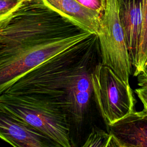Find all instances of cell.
Masks as SVG:
<instances>
[{
	"label": "cell",
	"mask_w": 147,
	"mask_h": 147,
	"mask_svg": "<svg viewBox=\"0 0 147 147\" xmlns=\"http://www.w3.org/2000/svg\"><path fill=\"white\" fill-rule=\"evenodd\" d=\"M100 61L98 38L92 34L17 78L0 94L32 95L58 106L68 115L72 140L78 141L93 127L91 77Z\"/></svg>",
	"instance_id": "obj_1"
},
{
	"label": "cell",
	"mask_w": 147,
	"mask_h": 147,
	"mask_svg": "<svg viewBox=\"0 0 147 147\" xmlns=\"http://www.w3.org/2000/svg\"><path fill=\"white\" fill-rule=\"evenodd\" d=\"M82 30L42 0H28L11 15L0 21V55Z\"/></svg>",
	"instance_id": "obj_2"
},
{
	"label": "cell",
	"mask_w": 147,
	"mask_h": 147,
	"mask_svg": "<svg viewBox=\"0 0 147 147\" xmlns=\"http://www.w3.org/2000/svg\"><path fill=\"white\" fill-rule=\"evenodd\" d=\"M0 94L1 111L41 131L61 147H72L71 125L63 110L32 95Z\"/></svg>",
	"instance_id": "obj_3"
},
{
	"label": "cell",
	"mask_w": 147,
	"mask_h": 147,
	"mask_svg": "<svg viewBox=\"0 0 147 147\" xmlns=\"http://www.w3.org/2000/svg\"><path fill=\"white\" fill-rule=\"evenodd\" d=\"M91 35L82 30L31 44L0 55V92L17 78Z\"/></svg>",
	"instance_id": "obj_4"
},
{
	"label": "cell",
	"mask_w": 147,
	"mask_h": 147,
	"mask_svg": "<svg viewBox=\"0 0 147 147\" xmlns=\"http://www.w3.org/2000/svg\"><path fill=\"white\" fill-rule=\"evenodd\" d=\"M91 80L95 104L106 126L134 111L135 100L130 84L101 61L95 67Z\"/></svg>",
	"instance_id": "obj_5"
},
{
	"label": "cell",
	"mask_w": 147,
	"mask_h": 147,
	"mask_svg": "<svg viewBox=\"0 0 147 147\" xmlns=\"http://www.w3.org/2000/svg\"><path fill=\"white\" fill-rule=\"evenodd\" d=\"M98 37L102 63L129 84L133 67L119 16L117 0H106Z\"/></svg>",
	"instance_id": "obj_6"
},
{
	"label": "cell",
	"mask_w": 147,
	"mask_h": 147,
	"mask_svg": "<svg viewBox=\"0 0 147 147\" xmlns=\"http://www.w3.org/2000/svg\"><path fill=\"white\" fill-rule=\"evenodd\" d=\"M0 136L13 147H61L41 131L1 111Z\"/></svg>",
	"instance_id": "obj_7"
},
{
	"label": "cell",
	"mask_w": 147,
	"mask_h": 147,
	"mask_svg": "<svg viewBox=\"0 0 147 147\" xmlns=\"http://www.w3.org/2000/svg\"><path fill=\"white\" fill-rule=\"evenodd\" d=\"M106 128L119 147H147V110L144 108Z\"/></svg>",
	"instance_id": "obj_8"
},
{
	"label": "cell",
	"mask_w": 147,
	"mask_h": 147,
	"mask_svg": "<svg viewBox=\"0 0 147 147\" xmlns=\"http://www.w3.org/2000/svg\"><path fill=\"white\" fill-rule=\"evenodd\" d=\"M49 8L82 30L98 36L102 16L86 7L76 0H42Z\"/></svg>",
	"instance_id": "obj_9"
},
{
	"label": "cell",
	"mask_w": 147,
	"mask_h": 147,
	"mask_svg": "<svg viewBox=\"0 0 147 147\" xmlns=\"http://www.w3.org/2000/svg\"><path fill=\"white\" fill-rule=\"evenodd\" d=\"M120 21L125 33L131 64L137 56L142 26L141 0H117Z\"/></svg>",
	"instance_id": "obj_10"
},
{
	"label": "cell",
	"mask_w": 147,
	"mask_h": 147,
	"mask_svg": "<svg viewBox=\"0 0 147 147\" xmlns=\"http://www.w3.org/2000/svg\"><path fill=\"white\" fill-rule=\"evenodd\" d=\"M141 1L142 26L137 56L132 65L134 76H137L142 72L147 65V0Z\"/></svg>",
	"instance_id": "obj_11"
},
{
	"label": "cell",
	"mask_w": 147,
	"mask_h": 147,
	"mask_svg": "<svg viewBox=\"0 0 147 147\" xmlns=\"http://www.w3.org/2000/svg\"><path fill=\"white\" fill-rule=\"evenodd\" d=\"M111 138L107 131L94 126L80 147H107Z\"/></svg>",
	"instance_id": "obj_12"
},
{
	"label": "cell",
	"mask_w": 147,
	"mask_h": 147,
	"mask_svg": "<svg viewBox=\"0 0 147 147\" xmlns=\"http://www.w3.org/2000/svg\"><path fill=\"white\" fill-rule=\"evenodd\" d=\"M28 0H0V21L17 10Z\"/></svg>",
	"instance_id": "obj_13"
},
{
	"label": "cell",
	"mask_w": 147,
	"mask_h": 147,
	"mask_svg": "<svg viewBox=\"0 0 147 147\" xmlns=\"http://www.w3.org/2000/svg\"><path fill=\"white\" fill-rule=\"evenodd\" d=\"M83 6L102 16L106 7V0H76Z\"/></svg>",
	"instance_id": "obj_14"
},
{
	"label": "cell",
	"mask_w": 147,
	"mask_h": 147,
	"mask_svg": "<svg viewBox=\"0 0 147 147\" xmlns=\"http://www.w3.org/2000/svg\"><path fill=\"white\" fill-rule=\"evenodd\" d=\"M138 85L140 87L135 90V92L141 101L144 108L147 110V82Z\"/></svg>",
	"instance_id": "obj_15"
},
{
	"label": "cell",
	"mask_w": 147,
	"mask_h": 147,
	"mask_svg": "<svg viewBox=\"0 0 147 147\" xmlns=\"http://www.w3.org/2000/svg\"><path fill=\"white\" fill-rule=\"evenodd\" d=\"M137 77L138 80V84L147 82V66L144 71L139 74Z\"/></svg>",
	"instance_id": "obj_16"
},
{
	"label": "cell",
	"mask_w": 147,
	"mask_h": 147,
	"mask_svg": "<svg viewBox=\"0 0 147 147\" xmlns=\"http://www.w3.org/2000/svg\"><path fill=\"white\" fill-rule=\"evenodd\" d=\"M107 147H119L118 146V145L117 144V143L115 142V141H114V140L112 138V136H111V138L107 145Z\"/></svg>",
	"instance_id": "obj_17"
},
{
	"label": "cell",
	"mask_w": 147,
	"mask_h": 147,
	"mask_svg": "<svg viewBox=\"0 0 147 147\" xmlns=\"http://www.w3.org/2000/svg\"><path fill=\"white\" fill-rule=\"evenodd\" d=\"M146 66H147V65H146Z\"/></svg>",
	"instance_id": "obj_18"
}]
</instances>
